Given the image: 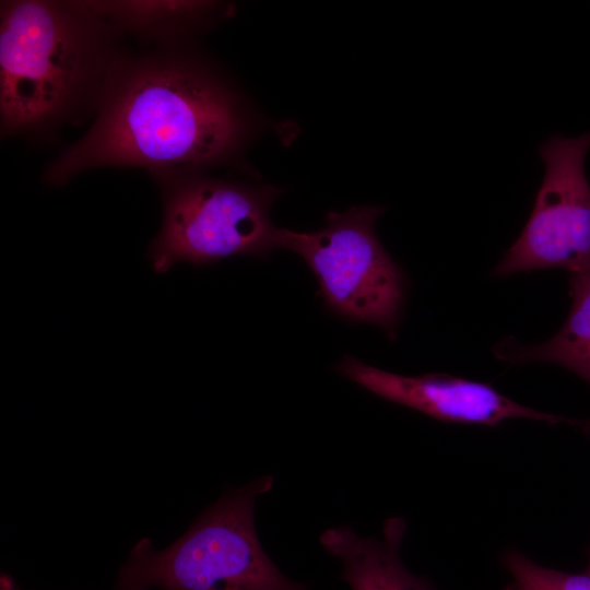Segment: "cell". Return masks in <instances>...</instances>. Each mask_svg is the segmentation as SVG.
Here are the masks:
<instances>
[{"label": "cell", "instance_id": "cell-2", "mask_svg": "<svg viewBox=\"0 0 590 590\" xmlns=\"http://www.w3.org/2000/svg\"><path fill=\"white\" fill-rule=\"evenodd\" d=\"M123 38L86 0L1 1V137L45 141L94 117Z\"/></svg>", "mask_w": 590, "mask_h": 590}, {"label": "cell", "instance_id": "cell-1", "mask_svg": "<svg viewBox=\"0 0 590 590\" xmlns=\"http://www.w3.org/2000/svg\"><path fill=\"white\" fill-rule=\"evenodd\" d=\"M249 133L239 94L187 42L127 49L106 80L91 127L43 170L54 187L101 167L151 177L204 173L231 161Z\"/></svg>", "mask_w": 590, "mask_h": 590}, {"label": "cell", "instance_id": "cell-8", "mask_svg": "<svg viewBox=\"0 0 590 590\" xmlns=\"http://www.w3.org/2000/svg\"><path fill=\"white\" fill-rule=\"evenodd\" d=\"M406 527L403 518H389L381 538H361L347 526L331 527L320 534L319 543L342 562L341 578L352 590H436L401 560Z\"/></svg>", "mask_w": 590, "mask_h": 590}, {"label": "cell", "instance_id": "cell-4", "mask_svg": "<svg viewBox=\"0 0 590 590\" xmlns=\"http://www.w3.org/2000/svg\"><path fill=\"white\" fill-rule=\"evenodd\" d=\"M152 178L163 202L162 226L148 250L155 272L165 273L181 262L201 267L236 256L266 259L279 248L280 228L270 219L278 189L204 173Z\"/></svg>", "mask_w": 590, "mask_h": 590}, {"label": "cell", "instance_id": "cell-6", "mask_svg": "<svg viewBox=\"0 0 590 590\" xmlns=\"http://www.w3.org/2000/svg\"><path fill=\"white\" fill-rule=\"evenodd\" d=\"M590 130L552 135L539 153L544 177L521 235L494 270L496 276L541 269L590 272Z\"/></svg>", "mask_w": 590, "mask_h": 590}, {"label": "cell", "instance_id": "cell-9", "mask_svg": "<svg viewBox=\"0 0 590 590\" xmlns=\"http://www.w3.org/2000/svg\"><path fill=\"white\" fill-rule=\"evenodd\" d=\"M88 7L123 36L148 45L187 42L215 15L222 3L181 0H86Z\"/></svg>", "mask_w": 590, "mask_h": 590}, {"label": "cell", "instance_id": "cell-11", "mask_svg": "<svg viewBox=\"0 0 590 590\" xmlns=\"http://www.w3.org/2000/svg\"><path fill=\"white\" fill-rule=\"evenodd\" d=\"M512 577L505 590H590V574H569L543 567L517 551L504 556Z\"/></svg>", "mask_w": 590, "mask_h": 590}, {"label": "cell", "instance_id": "cell-12", "mask_svg": "<svg viewBox=\"0 0 590 590\" xmlns=\"http://www.w3.org/2000/svg\"><path fill=\"white\" fill-rule=\"evenodd\" d=\"M0 590H19V588L11 576L1 574Z\"/></svg>", "mask_w": 590, "mask_h": 590}, {"label": "cell", "instance_id": "cell-13", "mask_svg": "<svg viewBox=\"0 0 590 590\" xmlns=\"http://www.w3.org/2000/svg\"><path fill=\"white\" fill-rule=\"evenodd\" d=\"M577 424H582L583 426L590 428V420L589 421H575Z\"/></svg>", "mask_w": 590, "mask_h": 590}, {"label": "cell", "instance_id": "cell-14", "mask_svg": "<svg viewBox=\"0 0 590 590\" xmlns=\"http://www.w3.org/2000/svg\"><path fill=\"white\" fill-rule=\"evenodd\" d=\"M587 573L590 574V560H589V565H588V569H587Z\"/></svg>", "mask_w": 590, "mask_h": 590}, {"label": "cell", "instance_id": "cell-3", "mask_svg": "<svg viewBox=\"0 0 590 590\" xmlns=\"http://www.w3.org/2000/svg\"><path fill=\"white\" fill-rule=\"evenodd\" d=\"M274 479L262 475L228 488L169 546L144 538L118 570L117 590H309L285 577L255 528L257 499Z\"/></svg>", "mask_w": 590, "mask_h": 590}, {"label": "cell", "instance_id": "cell-7", "mask_svg": "<svg viewBox=\"0 0 590 590\" xmlns=\"http://www.w3.org/2000/svg\"><path fill=\"white\" fill-rule=\"evenodd\" d=\"M337 371L357 386L393 403L444 421L495 426L510 418L569 422L524 406L489 385L446 374L403 376L344 355Z\"/></svg>", "mask_w": 590, "mask_h": 590}, {"label": "cell", "instance_id": "cell-10", "mask_svg": "<svg viewBox=\"0 0 590 590\" xmlns=\"http://www.w3.org/2000/svg\"><path fill=\"white\" fill-rule=\"evenodd\" d=\"M569 294V315L554 337L533 345L504 340L495 349L496 357L509 363L556 364L590 384V272L570 274Z\"/></svg>", "mask_w": 590, "mask_h": 590}, {"label": "cell", "instance_id": "cell-5", "mask_svg": "<svg viewBox=\"0 0 590 590\" xmlns=\"http://www.w3.org/2000/svg\"><path fill=\"white\" fill-rule=\"evenodd\" d=\"M384 208L332 211L314 232L280 228L279 248L298 255L318 283L328 310L356 323H370L396 338L405 295L402 270L377 237Z\"/></svg>", "mask_w": 590, "mask_h": 590}]
</instances>
